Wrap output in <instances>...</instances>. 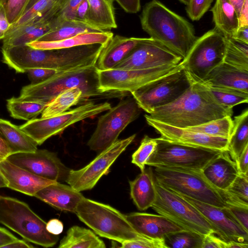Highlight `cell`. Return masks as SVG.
Instances as JSON below:
<instances>
[{"label": "cell", "instance_id": "c3c4849f", "mask_svg": "<svg viewBox=\"0 0 248 248\" xmlns=\"http://www.w3.org/2000/svg\"><path fill=\"white\" fill-rule=\"evenodd\" d=\"M202 248H227V242L212 233L204 236Z\"/></svg>", "mask_w": 248, "mask_h": 248}, {"label": "cell", "instance_id": "91938a15", "mask_svg": "<svg viewBox=\"0 0 248 248\" xmlns=\"http://www.w3.org/2000/svg\"><path fill=\"white\" fill-rule=\"evenodd\" d=\"M32 248L34 246L31 245L28 241L23 240L16 239L3 247V248Z\"/></svg>", "mask_w": 248, "mask_h": 248}, {"label": "cell", "instance_id": "4fadbf2b", "mask_svg": "<svg viewBox=\"0 0 248 248\" xmlns=\"http://www.w3.org/2000/svg\"><path fill=\"white\" fill-rule=\"evenodd\" d=\"M182 62L176 65H166L155 68L124 70L113 68L98 70L99 89L103 92H133L141 87L181 68Z\"/></svg>", "mask_w": 248, "mask_h": 248}, {"label": "cell", "instance_id": "603a6c76", "mask_svg": "<svg viewBox=\"0 0 248 248\" xmlns=\"http://www.w3.org/2000/svg\"><path fill=\"white\" fill-rule=\"evenodd\" d=\"M141 38L113 36L101 50L95 66L98 70L115 68L125 59L135 47Z\"/></svg>", "mask_w": 248, "mask_h": 248}, {"label": "cell", "instance_id": "ee69618b", "mask_svg": "<svg viewBox=\"0 0 248 248\" xmlns=\"http://www.w3.org/2000/svg\"><path fill=\"white\" fill-rule=\"evenodd\" d=\"M214 0H189L186 11L192 21L199 20L207 12Z\"/></svg>", "mask_w": 248, "mask_h": 248}, {"label": "cell", "instance_id": "5bb4252c", "mask_svg": "<svg viewBox=\"0 0 248 248\" xmlns=\"http://www.w3.org/2000/svg\"><path fill=\"white\" fill-rule=\"evenodd\" d=\"M136 136L134 134L117 140L83 168L70 170L65 182L78 192L92 189L100 178L108 173L112 164L132 142Z\"/></svg>", "mask_w": 248, "mask_h": 248}, {"label": "cell", "instance_id": "816d5d0a", "mask_svg": "<svg viewBox=\"0 0 248 248\" xmlns=\"http://www.w3.org/2000/svg\"><path fill=\"white\" fill-rule=\"evenodd\" d=\"M11 24L9 22L5 9L0 3V40L3 39L9 29Z\"/></svg>", "mask_w": 248, "mask_h": 248}, {"label": "cell", "instance_id": "7bdbcfd3", "mask_svg": "<svg viewBox=\"0 0 248 248\" xmlns=\"http://www.w3.org/2000/svg\"><path fill=\"white\" fill-rule=\"evenodd\" d=\"M123 248H168L164 239H153L143 236L120 243Z\"/></svg>", "mask_w": 248, "mask_h": 248}, {"label": "cell", "instance_id": "277c9868", "mask_svg": "<svg viewBox=\"0 0 248 248\" xmlns=\"http://www.w3.org/2000/svg\"><path fill=\"white\" fill-rule=\"evenodd\" d=\"M0 223L28 242L43 247H53L59 240L58 235L47 231L46 221L16 198L0 195Z\"/></svg>", "mask_w": 248, "mask_h": 248}, {"label": "cell", "instance_id": "d6a6232c", "mask_svg": "<svg viewBox=\"0 0 248 248\" xmlns=\"http://www.w3.org/2000/svg\"><path fill=\"white\" fill-rule=\"evenodd\" d=\"M90 25L75 19H65L40 38L39 41H55L87 32L101 31Z\"/></svg>", "mask_w": 248, "mask_h": 248}, {"label": "cell", "instance_id": "7dc6e473", "mask_svg": "<svg viewBox=\"0 0 248 248\" xmlns=\"http://www.w3.org/2000/svg\"><path fill=\"white\" fill-rule=\"evenodd\" d=\"M226 208L236 221L248 232V207L229 206Z\"/></svg>", "mask_w": 248, "mask_h": 248}, {"label": "cell", "instance_id": "ac0fdd59", "mask_svg": "<svg viewBox=\"0 0 248 248\" xmlns=\"http://www.w3.org/2000/svg\"><path fill=\"white\" fill-rule=\"evenodd\" d=\"M147 123L167 140L186 145L228 150L229 139L206 135L187 128L173 126L144 115Z\"/></svg>", "mask_w": 248, "mask_h": 248}, {"label": "cell", "instance_id": "d590c367", "mask_svg": "<svg viewBox=\"0 0 248 248\" xmlns=\"http://www.w3.org/2000/svg\"><path fill=\"white\" fill-rule=\"evenodd\" d=\"M47 104L35 101L17 100L16 97L7 100V107L10 115L15 119L30 121L36 118Z\"/></svg>", "mask_w": 248, "mask_h": 248}, {"label": "cell", "instance_id": "94428289", "mask_svg": "<svg viewBox=\"0 0 248 248\" xmlns=\"http://www.w3.org/2000/svg\"><path fill=\"white\" fill-rule=\"evenodd\" d=\"M229 1L234 8L238 17L245 0H229Z\"/></svg>", "mask_w": 248, "mask_h": 248}, {"label": "cell", "instance_id": "f5cc1de1", "mask_svg": "<svg viewBox=\"0 0 248 248\" xmlns=\"http://www.w3.org/2000/svg\"><path fill=\"white\" fill-rule=\"evenodd\" d=\"M239 173L248 174V146H247L236 162Z\"/></svg>", "mask_w": 248, "mask_h": 248}, {"label": "cell", "instance_id": "44dd1931", "mask_svg": "<svg viewBox=\"0 0 248 248\" xmlns=\"http://www.w3.org/2000/svg\"><path fill=\"white\" fill-rule=\"evenodd\" d=\"M202 172L212 186L221 190L228 188L239 173L237 164L231 158L228 150L222 151Z\"/></svg>", "mask_w": 248, "mask_h": 248}, {"label": "cell", "instance_id": "4dcf8cb0", "mask_svg": "<svg viewBox=\"0 0 248 248\" xmlns=\"http://www.w3.org/2000/svg\"><path fill=\"white\" fill-rule=\"evenodd\" d=\"M59 248H105V243L91 230L73 226L61 239Z\"/></svg>", "mask_w": 248, "mask_h": 248}, {"label": "cell", "instance_id": "52a82bcc", "mask_svg": "<svg viewBox=\"0 0 248 248\" xmlns=\"http://www.w3.org/2000/svg\"><path fill=\"white\" fill-rule=\"evenodd\" d=\"M155 184L157 196L151 207L156 213L186 231L203 236L217 234L215 228L193 205L155 180Z\"/></svg>", "mask_w": 248, "mask_h": 248}, {"label": "cell", "instance_id": "db71d44e", "mask_svg": "<svg viewBox=\"0 0 248 248\" xmlns=\"http://www.w3.org/2000/svg\"><path fill=\"white\" fill-rule=\"evenodd\" d=\"M47 231L51 234L58 235L63 231V225L61 221L56 218L49 220L46 224Z\"/></svg>", "mask_w": 248, "mask_h": 248}, {"label": "cell", "instance_id": "d4e9b609", "mask_svg": "<svg viewBox=\"0 0 248 248\" xmlns=\"http://www.w3.org/2000/svg\"><path fill=\"white\" fill-rule=\"evenodd\" d=\"M130 196L139 210L151 207L156 200L157 191L151 167L144 169L133 181H129Z\"/></svg>", "mask_w": 248, "mask_h": 248}, {"label": "cell", "instance_id": "11a10c76", "mask_svg": "<svg viewBox=\"0 0 248 248\" xmlns=\"http://www.w3.org/2000/svg\"><path fill=\"white\" fill-rule=\"evenodd\" d=\"M17 239L9 231L0 227V248H3L5 245Z\"/></svg>", "mask_w": 248, "mask_h": 248}, {"label": "cell", "instance_id": "e0dca14e", "mask_svg": "<svg viewBox=\"0 0 248 248\" xmlns=\"http://www.w3.org/2000/svg\"><path fill=\"white\" fill-rule=\"evenodd\" d=\"M178 195L193 205L212 224L217 231V235L222 240L226 242L234 241L248 244V232L236 221L226 207L219 208Z\"/></svg>", "mask_w": 248, "mask_h": 248}, {"label": "cell", "instance_id": "484cf974", "mask_svg": "<svg viewBox=\"0 0 248 248\" xmlns=\"http://www.w3.org/2000/svg\"><path fill=\"white\" fill-rule=\"evenodd\" d=\"M51 30L49 22L40 20L23 23L7 31L1 48L27 45L37 41Z\"/></svg>", "mask_w": 248, "mask_h": 248}, {"label": "cell", "instance_id": "83f0119b", "mask_svg": "<svg viewBox=\"0 0 248 248\" xmlns=\"http://www.w3.org/2000/svg\"><path fill=\"white\" fill-rule=\"evenodd\" d=\"M0 135L6 142L11 154L31 152L38 144L20 127L10 121L0 119Z\"/></svg>", "mask_w": 248, "mask_h": 248}, {"label": "cell", "instance_id": "9c48e42d", "mask_svg": "<svg viewBox=\"0 0 248 248\" xmlns=\"http://www.w3.org/2000/svg\"><path fill=\"white\" fill-rule=\"evenodd\" d=\"M111 108V104L107 102L95 103L90 101L56 116L34 118L19 127L38 145H40L51 137L60 134L74 124L95 116Z\"/></svg>", "mask_w": 248, "mask_h": 248}, {"label": "cell", "instance_id": "2e32d148", "mask_svg": "<svg viewBox=\"0 0 248 248\" xmlns=\"http://www.w3.org/2000/svg\"><path fill=\"white\" fill-rule=\"evenodd\" d=\"M6 159L38 176L59 182L65 181L70 170L55 153L46 149L11 154Z\"/></svg>", "mask_w": 248, "mask_h": 248}, {"label": "cell", "instance_id": "836d02e7", "mask_svg": "<svg viewBox=\"0 0 248 248\" xmlns=\"http://www.w3.org/2000/svg\"><path fill=\"white\" fill-rule=\"evenodd\" d=\"M79 102H83L82 91L77 87L66 89L59 93L47 104L42 112L41 118H47L62 114Z\"/></svg>", "mask_w": 248, "mask_h": 248}, {"label": "cell", "instance_id": "9f6ffc18", "mask_svg": "<svg viewBox=\"0 0 248 248\" xmlns=\"http://www.w3.org/2000/svg\"><path fill=\"white\" fill-rule=\"evenodd\" d=\"M239 27L248 26V0H245L238 16Z\"/></svg>", "mask_w": 248, "mask_h": 248}, {"label": "cell", "instance_id": "8992f818", "mask_svg": "<svg viewBox=\"0 0 248 248\" xmlns=\"http://www.w3.org/2000/svg\"><path fill=\"white\" fill-rule=\"evenodd\" d=\"M153 173L156 182L178 194L219 208L229 206L221 198L217 188L203 176L202 170L156 167Z\"/></svg>", "mask_w": 248, "mask_h": 248}, {"label": "cell", "instance_id": "ba28073f", "mask_svg": "<svg viewBox=\"0 0 248 248\" xmlns=\"http://www.w3.org/2000/svg\"><path fill=\"white\" fill-rule=\"evenodd\" d=\"M226 38L215 28L198 37L182 61L193 82H202L209 73L224 62Z\"/></svg>", "mask_w": 248, "mask_h": 248}, {"label": "cell", "instance_id": "03108f58", "mask_svg": "<svg viewBox=\"0 0 248 248\" xmlns=\"http://www.w3.org/2000/svg\"><path fill=\"white\" fill-rule=\"evenodd\" d=\"M183 4L187 5L188 3L189 0H178Z\"/></svg>", "mask_w": 248, "mask_h": 248}, {"label": "cell", "instance_id": "e7e4bbea", "mask_svg": "<svg viewBox=\"0 0 248 248\" xmlns=\"http://www.w3.org/2000/svg\"><path fill=\"white\" fill-rule=\"evenodd\" d=\"M39 0H30L26 9L25 12L30 9L33 4ZM24 12V13H25Z\"/></svg>", "mask_w": 248, "mask_h": 248}, {"label": "cell", "instance_id": "003e7915", "mask_svg": "<svg viewBox=\"0 0 248 248\" xmlns=\"http://www.w3.org/2000/svg\"><path fill=\"white\" fill-rule=\"evenodd\" d=\"M1 0H0V3H1Z\"/></svg>", "mask_w": 248, "mask_h": 248}, {"label": "cell", "instance_id": "e575fe53", "mask_svg": "<svg viewBox=\"0 0 248 248\" xmlns=\"http://www.w3.org/2000/svg\"><path fill=\"white\" fill-rule=\"evenodd\" d=\"M217 190L229 206L248 207V174L239 173L228 188Z\"/></svg>", "mask_w": 248, "mask_h": 248}, {"label": "cell", "instance_id": "8fae6325", "mask_svg": "<svg viewBox=\"0 0 248 248\" xmlns=\"http://www.w3.org/2000/svg\"><path fill=\"white\" fill-rule=\"evenodd\" d=\"M141 108L135 99L121 100L98 120L96 127L87 142L93 151L105 150L118 140L120 133L140 115Z\"/></svg>", "mask_w": 248, "mask_h": 248}, {"label": "cell", "instance_id": "680465c9", "mask_svg": "<svg viewBox=\"0 0 248 248\" xmlns=\"http://www.w3.org/2000/svg\"><path fill=\"white\" fill-rule=\"evenodd\" d=\"M11 154L10 148L0 135V162L6 159Z\"/></svg>", "mask_w": 248, "mask_h": 248}, {"label": "cell", "instance_id": "74e56055", "mask_svg": "<svg viewBox=\"0 0 248 248\" xmlns=\"http://www.w3.org/2000/svg\"><path fill=\"white\" fill-rule=\"evenodd\" d=\"M233 124L232 117L226 116L186 128L208 136L229 139Z\"/></svg>", "mask_w": 248, "mask_h": 248}, {"label": "cell", "instance_id": "6f0895ef", "mask_svg": "<svg viewBox=\"0 0 248 248\" xmlns=\"http://www.w3.org/2000/svg\"><path fill=\"white\" fill-rule=\"evenodd\" d=\"M232 38L248 43V26L239 27Z\"/></svg>", "mask_w": 248, "mask_h": 248}, {"label": "cell", "instance_id": "1f68e13d", "mask_svg": "<svg viewBox=\"0 0 248 248\" xmlns=\"http://www.w3.org/2000/svg\"><path fill=\"white\" fill-rule=\"evenodd\" d=\"M233 128L229 139L228 151L235 162L248 146V109L234 117Z\"/></svg>", "mask_w": 248, "mask_h": 248}, {"label": "cell", "instance_id": "cb8c5ba5", "mask_svg": "<svg viewBox=\"0 0 248 248\" xmlns=\"http://www.w3.org/2000/svg\"><path fill=\"white\" fill-rule=\"evenodd\" d=\"M201 83L207 86L229 88L248 93V71L223 62L214 68Z\"/></svg>", "mask_w": 248, "mask_h": 248}, {"label": "cell", "instance_id": "7c38bea8", "mask_svg": "<svg viewBox=\"0 0 248 248\" xmlns=\"http://www.w3.org/2000/svg\"><path fill=\"white\" fill-rule=\"evenodd\" d=\"M183 66L131 93L140 108L150 114L181 96L190 86Z\"/></svg>", "mask_w": 248, "mask_h": 248}, {"label": "cell", "instance_id": "9a60e30c", "mask_svg": "<svg viewBox=\"0 0 248 248\" xmlns=\"http://www.w3.org/2000/svg\"><path fill=\"white\" fill-rule=\"evenodd\" d=\"M183 58L151 38H141L128 56L115 68L124 70L176 65Z\"/></svg>", "mask_w": 248, "mask_h": 248}, {"label": "cell", "instance_id": "f35d334b", "mask_svg": "<svg viewBox=\"0 0 248 248\" xmlns=\"http://www.w3.org/2000/svg\"><path fill=\"white\" fill-rule=\"evenodd\" d=\"M204 236L184 230L169 233L164 239L168 248H202Z\"/></svg>", "mask_w": 248, "mask_h": 248}, {"label": "cell", "instance_id": "681fc988", "mask_svg": "<svg viewBox=\"0 0 248 248\" xmlns=\"http://www.w3.org/2000/svg\"><path fill=\"white\" fill-rule=\"evenodd\" d=\"M88 13L89 4L88 0H83L76 9L74 19L88 24Z\"/></svg>", "mask_w": 248, "mask_h": 248}, {"label": "cell", "instance_id": "b9f144b4", "mask_svg": "<svg viewBox=\"0 0 248 248\" xmlns=\"http://www.w3.org/2000/svg\"><path fill=\"white\" fill-rule=\"evenodd\" d=\"M30 0H1L11 25L17 22L24 14Z\"/></svg>", "mask_w": 248, "mask_h": 248}, {"label": "cell", "instance_id": "3957f363", "mask_svg": "<svg viewBox=\"0 0 248 248\" xmlns=\"http://www.w3.org/2000/svg\"><path fill=\"white\" fill-rule=\"evenodd\" d=\"M98 71L95 65L62 72L43 82L24 86L19 96L16 98L19 101L40 102L47 104L61 92L74 87L82 91L83 102H88L90 98H119L127 94L100 90Z\"/></svg>", "mask_w": 248, "mask_h": 248}, {"label": "cell", "instance_id": "7a4b0ae2", "mask_svg": "<svg viewBox=\"0 0 248 248\" xmlns=\"http://www.w3.org/2000/svg\"><path fill=\"white\" fill-rule=\"evenodd\" d=\"M140 19L142 29L150 38L183 60L198 37L191 23L157 0L144 5Z\"/></svg>", "mask_w": 248, "mask_h": 248}, {"label": "cell", "instance_id": "7402d4cb", "mask_svg": "<svg viewBox=\"0 0 248 248\" xmlns=\"http://www.w3.org/2000/svg\"><path fill=\"white\" fill-rule=\"evenodd\" d=\"M34 197L57 209L74 213L84 197L80 192L75 190L69 185L59 182L41 189Z\"/></svg>", "mask_w": 248, "mask_h": 248}, {"label": "cell", "instance_id": "30bf717a", "mask_svg": "<svg viewBox=\"0 0 248 248\" xmlns=\"http://www.w3.org/2000/svg\"><path fill=\"white\" fill-rule=\"evenodd\" d=\"M157 145L146 165L202 170L222 151L194 147L156 138Z\"/></svg>", "mask_w": 248, "mask_h": 248}, {"label": "cell", "instance_id": "be15d7a7", "mask_svg": "<svg viewBox=\"0 0 248 248\" xmlns=\"http://www.w3.org/2000/svg\"><path fill=\"white\" fill-rule=\"evenodd\" d=\"M7 182L5 177L0 171V188L7 187Z\"/></svg>", "mask_w": 248, "mask_h": 248}, {"label": "cell", "instance_id": "6da1fadb", "mask_svg": "<svg viewBox=\"0 0 248 248\" xmlns=\"http://www.w3.org/2000/svg\"><path fill=\"white\" fill-rule=\"evenodd\" d=\"M232 108L221 105L207 86L193 82L172 102L154 109L151 118L179 127L187 128L226 116L232 117Z\"/></svg>", "mask_w": 248, "mask_h": 248}, {"label": "cell", "instance_id": "bcb514c9", "mask_svg": "<svg viewBox=\"0 0 248 248\" xmlns=\"http://www.w3.org/2000/svg\"><path fill=\"white\" fill-rule=\"evenodd\" d=\"M66 71H62L54 69L35 68L26 71L31 84H37L43 82L53 76Z\"/></svg>", "mask_w": 248, "mask_h": 248}, {"label": "cell", "instance_id": "60d3db41", "mask_svg": "<svg viewBox=\"0 0 248 248\" xmlns=\"http://www.w3.org/2000/svg\"><path fill=\"white\" fill-rule=\"evenodd\" d=\"M157 145L156 138L145 135L137 150L132 155V163L138 166L142 171L145 169L146 162L156 150Z\"/></svg>", "mask_w": 248, "mask_h": 248}, {"label": "cell", "instance_id": "ab89813d", "mask_svg": "<svg viewBox=\"0 0 248 248\" xmlns=\"http://www.w3.org/2000/svg\"><path fill=\"white\" fill-rule=\"evenodd\" d=\"M207 87L216 100L225 107L232 108L237 105L248 102V93L229 88Z\"/></svg>", "mask_w": 248, "mask_h": 248}, {"label": "cell", "instance_id": "d6986e66", "mask_svg": "<svg viewBox=\"0 0 248 248\" xmlns=\"http://www.w3.org/2000/svg\"><path fill=\"white\" fill-rule=\"evenodd\" d=\"M134 230L139 234L153 239H164L170 233L186 230L161 215L133 212L125 215Z\"/></svg>", "mask_w": 248, "mask_h": 248}, {"label": "cell", "instance_id": "f1b7e54d", "mask_svg": "<svg viewBox=\"0 0 248 248\" xmlns=\"http://www.w3.org/2000/svg\"><path fill=\"white\" fill-rule=\"evenodd\" d=\"M211 11L215 28L226 38H232L239 27L238 17L229 0H216Z\"/></svg>", "mask_w": 248, "mask_h": 248}, {"label": "cell", "instance_id": "4316f807", "mask_svg": "<svg viewBox=\"0 0 248 248\" xmlns=\"http://www.w3.org/2000/svg\"><path fill=\"white\" fill-rule=\"evenodd\" d=\"M113 36V33L109 31L87 32L61 40L35 41L27 45L41 49L66 48L96 44L106 45Z\"/></svg>", "mask_w": 248, "mask_h": 248}, {"label": "cell", "instance_id": "f6af8a7d", "mask_svg": "<svg viewBox=\"0 0 248 248\" xmlns=\"http://www.w3.org/2000/svg\"><path fill=\"white\" fill-rule=\"evenodd\" d=\"M83 0H67L63 8L49 22L51 30L65 19H74L77 8Z\"/></svg>", "mask_w": 248, "mask_h": 248}, {"label": "cell", "instance_id": "f907efd6", "mask_svg": "<svg viewBox=\"0 0 248 248\" xmlns=\"http://www.w3.org/2000/svg\"><path fill=\"white\" fill-rule=\"evenodd\" d=\"M127 13H137L140 9V0H114Z\"/></svg>", "mask_w": 248, "mask_h": 248}, {"label": "cell", "instance_id": "f546056e", "mask_svg": "<svg viewBox=\"0 0 248 248\" xmlns=\"http://www.w3.org/2000/svg\"><path fill=\"white\" fill-rule=\"evenodd\" d=\"M114 0H88V23L99 31L117 28L113 2Z\"/></svg>", "mask_w": 248, "mask_h": 248}, {"label": "cell", "instance_id": "5b68a950", "mask_svg": "<svg viewBox=\"0 0 248 248\" xmlns=\"http://www.w3.org/2000/svg\"><path fill=\"white\" fill-rule=\"evenodd\" d=\"M75 213L96 234L119 243L142 236L134 230L125 215L108 204L84 197Z\"/></svg>", "mask_w": 248, "mask_h": 248}, {"label": "cell", "instance_id": "8d00e7d4", "mask_svg": "<svg viewBox=\"0 0 248 248\" xmlns=\"http://www.w3.org/2000/svg\"><path fill=\"white\" fill-rule=\"evenodd\" d=\"M226 38V49L224 62L248 71V43L232 38Z\"/></svg>", "mask_w": 248, "mask_h": 248}, {"label": "cell", "instance_id": "6125c7cd", "mask_svg": "<svg viewBox=\"0 0 248 248\" xmlns=\"http://www.w3.org/2000/svg\"><path fill=\"white\" fill-rule=\"evenodd\" d=\"M248 244L239 243L234 241L227 242V248H248Z\"/></svg>", "mask_w": 248, "mask_h": 248}, {"label": "cell", "instance_id": "ffe728a7", "mask_svg": "<svg viewBox=\"0 0 248 248\" xmlns=\"http://www.w3.org/2000/svg\"><path fill=\"white\" fill-rule=\"evenodd\" d=\"M0 171L7 181V187L30 196L56 182L38 176L6 159L0 162Z\"/></svg>", "mask_w": 248, "mask_h": 248}]
</instances>
